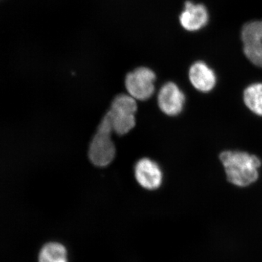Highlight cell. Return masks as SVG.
I'll use <instances>...</instances> for the list:
<instances>
[{"mask_svg":"<svg viewBox=\"0 0 262 262\" xmlns=\"http://www.w3.org/2000/svg\"><path fill=\"white\" fill-rule=\"evenodd\" d=\"M220 158L227 179L233 185L248 187L257 180L261 164L258 157L245 151H225Z\"/></svg>","mask_w":262,"mask_h":262,"instance_id":"obj_1","label":"cell"},{"mask_svg":"<svg viewBox=\"0 0 262 262\" xmlns=\"http://www.w3.org/2000/svg\"><path fill=\"white\" fill-rule=\"evenodd\" d=\"M137 103L130 95H118L112 103L111 110L106 113L113 132L125 135L136 125L135 114Z\"/></svg>","mask_w":262,"mask_h":262,"instance_id":"obj_2","label":"cell"},{"mask_svg":"<svg viewBox=\"0 0 262 262\" xmlns=\"http://www.w3.org/2000/svg\"><path fill=\"white\" fill-rule=\"evenodd\" d=\"M113 132L110 120L103 117L97 132L91 141L89 148V158L93 164L98 167H105L113 162L116 154L115 144L111 139Z\"/></svg>","mask_w":262,"mask_h":262,"instance_id":"obj_3","label":"cell"},{"mask_svg":"<svg viewBox=\"0 0 262 262\" xmlns=\"http://www.w3.org/2000/svg\"><path fill=\"white\" fill-rule=\"evenodd\" d=\"M155 79L156 75L152 70L140 67L127 75L125 87L131 97L146 101L154 94Z\"/></svg>","mask_w":262,"mask_h":262,"instance_id":"obj_4","label":"cell"},{"mask_svg":"<svg viewBox=\"0 0 262 262\" xmlns=\"http://www.w3.org/2000/svg\"><path fill=\"white\" fill-rule=\"evenodd\" d=\"M241 39L248 59L262 68V20L245 24L241 31Z\"/></svg>","mask_w":262,"mask_h":262,"instance_id":"obj_5","label":"cell"},{"mask_svg":"<svg viewBox=\"0 0 262 262\" xmlns=\"http://www.w3.org/2000/svg\"><path fill=\"white\" fill-rule=\"evenodd\" d=\"M158 105L163 113L168 116H176L182 113L185 103V96L173 82H167L160 89Z\"/></svg>","mask_w":262,"mask_h":262,"instance_id":"obj_6","label":"cell"},{"mask_svg":"<svg viewBox=\"0 0 262 262\" xmlns=\"http://www.w3.org/2000/svg\"><path fill=\"white\" fill-rule=\"evenodd\" d=\"M181 25L188 32H198L204 28L209 21V13L204 5L186 2L179 17Z\"/></svg>","mask_w":262,"mask_h":262,"instance_id":"obj_7","label":"cell"},{"mask_svg":"<svg viewBox=\"0 0 262 262\" xmlns=\"http://www.w3.org/2000/svg\"><path fill=\"white\" fill-rule=\"evenodd\" d=\"M135 177L138 183L148 190H155L161 186L163 172L159 165L148 158H143L136 163Z\"/></svg>","mask_w":262,"mask_h":262,"instance_id":"obj_8","label":"cell"},{"mask_svg":"<svg viewBox=\"0 0 262 262\" xmlns=\"http://www.w3.org/2000/svg\"><path fill=\"white\" fill-rule=\"evenodd\" d=\"M189 78L193 87L203 93L211 91L216 83L215 72L203 61H196L191 66Z\"/></svg>","mask_w":262,"mask_h":262,"instance_id":"obj_9","label":"cell"},{"mask_svg":"<svg viewBox=\"0 0 262 262\" xmlns=\"http://www.w3.org/2000/svg\"><path fill=\"white\" fill-rule=\"evenodd\" d=\"M38 262H69L67 248L56 242L46 244L39 251Z\"/></svg>","mask_w":262,"mask_h":262,"instance_id":"obj_10","label":"cell"},{"mask_svg":"<svg viewBox=\"0 0 262 262\" xmlns=\"http://www.w3.org/2000/svg\"><path fill=\"white\" fill-rule=\"evenodd\" d=\"M245 104L255 115L262 117V83L248 86L244 94Z\"/></svg>","mask_w":262,"mask_h":262,"instance_id":"obj_11","label":"cell"}]
</instances>
